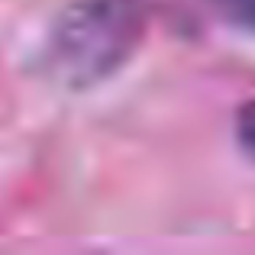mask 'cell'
Here are the masks:
<instances>
[{
	"label": "cell",
	"mask_w": 255,
	"mask_h": 255,
	"mask_svg": "<svg viewBox=\"0 0 255 255\" xmlns=\"http://www.w3.org/2000/svg\"><path fill=\"white\" fill-rule=\"evenodd\" d=\"M145 36L142 0H71L45 39V71L71 91L117 75Z\"/></svg>",
	"instance_id": "6da1fadb"
},
{
	"label": "cell",
	"mask_w": 255,
	"mask_h": 255,
	"mask_svg": "<svg viewBox=\"0 0 255 255\" xmlns=\"http://www.w3.org/2000/svg\"><path fill=\"white\" fill-rule=\"evenodd\" d=\"M210 6L233 29H243L249 36H255V0H210Z\"/></svg>",
	"instance_id": "7a4b0ae2"
},
{
	"label": "cell",
	"mask_w": 255,
	"mask_h": 255,
	"mask_svg": "<svg viewBox=\"0 0 255 255\" xmlns=\"http://www.w3.org/2000/svg\"><path fill=\"white\" fill-rule=\"evenodd\" d=\"M236 142L243 145V152L255 162V97L246 100L236 110Z\"/></svg>",
	"instance_id": "3957f363"
}]
</instances>
